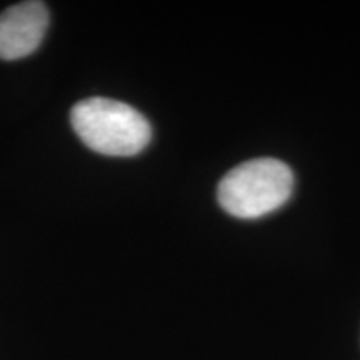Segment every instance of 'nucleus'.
<instances>
[{"label": "nucleus", "mask_w": 360, "mask_h": 360, "mask_svg": "<svg viewBox=\"0 0 360 360\" xmlns=\"http://www.w3.org/2000/svg\"><path fill=\"white\" fill-rule=\"evenodd\" d=\"M74 132L90 150L109 157L137 155L148 146V120L129 103L105 97H90L70 110Z\"/></svg>", "instance_id": "nucleus-1"}, {"label": "nucleus", "mask_w": 360, "mask_h": 360, "mask_svg": "<svg viewBox=\"0 0 360 360\" xmlns=\"http://www.w3.org/2000/svg\"><path fill=\"white\" fill-rule=\"evenodd\" d=\"M294 175L277 159H255L233 167L220 180L219 204L237 219L264 217L290 199Z\"/></svg>", "instance_id": "nucleus-2"}, {"label": "nucleus", "mask_w": 360, "mask_h": 360, "mask_svg": "<svg viewBox=\"0 0 360 360\" xmlns=\"http://www.w3.org/2000/svg\"><path fill=\"white\" fill-rule=\"evenodd\" d=\"M49 27V8L39 0H27L0 13V58L19 60L34 53Z\"/></svg>", "instance_id": "nucleus-3"}]
</instances>
